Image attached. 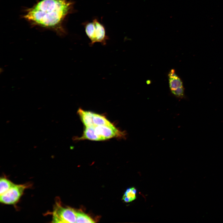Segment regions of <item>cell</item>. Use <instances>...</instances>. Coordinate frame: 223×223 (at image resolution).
<instances>
[{"instance_id":"obj_1","label":"cell","mask_w":223,"mask_h":223,"mask_svg":"<svg viewBox=\"0 0 223 223\" xmlns=\"http://www.w3.org/2000/svg\"><path fill=\"white\" fill-rule=\"evenodd\" d=\"M74 2L69 0H42L26 10L23 17L34 25L66 33L63 26L67 16L72 13Z\"/></svg>"},{"instance_id":"obj_2","label":"cell","mask_w":223,"mask_h":223,"mask_svg":"<svg viewBox=\"0 0 223 223\" xmlns=\"http://www.w3.org/2000/svg\"><path fill=\"white\" fill-rule=\"evenodd\" d=\"M85 28L86 35L90 41V46H92L96 42L106 45L108 37L106 35L104 27L97 19H94L92 22L86 23Z\"/></svg>"},{"instance_id":"obj_3","label":"cell","mask_w":223,"mask_h":223,"mask_svg":"<svg viewBox=\"0 0 223 223\" xmlns=\"http://www.w3.org/2000/svg\"><path fill=\"white\" fill-rule=\"evenodd\" d=\"M76 211L70 207H63L57 201L52 212V223H76Z\"/></svg>"},{"instance_id":"obj_4","label":"cell","mask_w":223,"mask_h":223,"mask_svg":"<svg viewBox=\"0 0 223 223\" xmlns=\"http://www.w3.org/2000/svg\"><path fill=\"white\" fill-rule=\"evenodd\" d=\"M29 186L27 184H15L6 192L0 195L1 203L8 205L16 203L23 195L25 190Z\"/></svg>"},{"instance_id":"obj_5","label":"cell","mask_w":223,"mask_h":223,"mask_svg":"<svg viewBox=\"0 0 223 223\" xmlns=\"http://www.w3.org/2000/svg\"><path fill=\"white\" fill-rule=\"evenodd\" d=\"M97 134L100 136L103 140L113 138H124L126 133L121 131L116 127L112 128L104 125H94Z\"/></svg>"},{"instance_id":"obj_6","label":"cell","mask_w":223,"mask_h":223,"mask_svg":"<svg viewBox=\"0 0 223 223\" xmlns=\"http://www.w3.org/2000/svg\"><path fill=\"white\" fill-rule=\"evenodd\" d=\"M74 139V140H79L87 139L94 141H103L96 133L94 126L85 127L82 136Z\"/></svg>"},{"instance_id":"obj_7","label":"cell","mask_w":223,"mask_h":223,"mask_svg":"<svg viewBox=\"0 0 223 223\" xmlns=\"http://www.w3.org/2000/svg\"><path fill=\"white\" fill-rule=\"evenodd\" d=\"M77 113L85 127L94 126L93 120V112L79 108Z\"/></svg>"},{"instance_id":"obj_8","label":"cell","mask_w":223,"mask_h":223,"mask_svg":"<svg viewBox=\"0 0 223 223\" xmlns=\"http://www.w3.org/2000/svg\"><path fill=\"white\" fill-rule=\"evenodd\" d=\"M93 120L94 125H104L112 128L115 127L113 124L105 116L100 114L93 112Z\"/></svg>"},{"instance_id":"obj_9","label":"cell","mask_w":223,"mask_h":223,"mask_svg":"<svg viewBox=\"0 0 223 223\" xmlns=\"http://www.w3.org/2000/svg\"><path fill=\"white\" fill-rule=\"evenodd\" d=\"M137 190L134 187L127 189L122 197V200L126 203L131 202L136 198Z\"/></svg>"},{"instance_id":"obj_10","label":"cell","mask_w":223,"mask_h":223,"mask_svg":"<svg viewBox=\"0 0 223 223\" xmlns=\"http://www.w3.org/2000/svg\"><path fill=\"white\" fill-rule=\"evenodd\" d=\"M15 184L7 178L1 177L0 179V195L6 192Z\"/></svg>"},{"instance_id":"obj_11","label":"cell","mask_w":223,"mask_h":223,"mask_svg":"<svg viewBox=\"0 0 223 223\" xmlns=\"http://www.w3.org/2000/svg\"><path fill=\"white\" fill-rule=\"evenodd\" d=\"M76 223H94V221L87 214L80 212H76Z\"/></svg>"},{"instance_id":"obj_12","label":"cell","mask_w":223,"mask_h":223,"mask_svg":"<svg viewBox=\"0 0 223 223\" xmlns=\"http://www.w3.org/2000/svg\"><path fill=\"white\" fill-rule=\"evenodd\" d=\"M169 85L171 90L183 87L182 81L178 77L176 78H169Z\"/></svg>"},{"instance_id":"obj_13","label":"cell","mask_w":223,"mask_h":223,"mask_svg":"<svg viewBox=\"0 0 223 223\" xmlns=\"http://www.w3.org/2000/svg\"><path fill=\"white\" fill-rule=\"evenodd\" d=\"M171 90L172 93L176 97L181 98L184 97V89L183 87H179Z\"/></svg>"},{"instance_id":"obj_14","label":"cell","mask_w":223,"mask_h":223,"mask_svg":"<svg viewBox=\"0 0 223 223\" xmlns=\"http://www.w3.org/2000/svg\"><path fill=\"white\" fill-rule=\"evenodd\" d=\"M168 76L169 78H174L177 77V76L175 72V70L174 69H172L168 74Z\"/></svg>"}]
</instances>
